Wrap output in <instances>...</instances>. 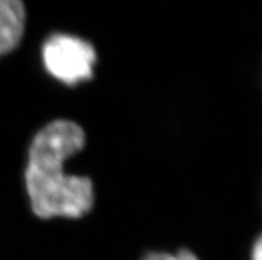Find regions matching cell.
<instances>
[{
    "mask_svg": "<svg viewBox=\"0 0 262 260\" xmlns=\"http://www.w3.org/2000/svg\"><path fill=\"white\" fill-rule=\"evenodd\" d=\"M83 126L56 119L33 134L24 168V187L32 212L40 219H79L92 210L95 186L90 177L67 173L66 163L85 146Z\"/></svg>",
    "mask_w": 262,
    "mask_h": 260,
    "instance_id": "cell-1",
    "label": "cell"
},
{
    "mask_svg": "<svg viewBox=\"0 0 262 260\" xmlns=\"http://www.w3.org/2000/svg\"><path fill=\"white\" fill-rule=\"evenodd\" d=\"M46 72L64 85H77L93 77L97 52L83 37L67 32L52 33L41 45Z\"/></svg>",
    "mask_w": 262,
    "mask_h": 260,
    "instance_id": "cell-2",
    "label": "cell"
},
{
    "mask_svg": "<svg viewBox=\"0 0 262 260\" xmlns=\"http://www.w3.org/2000/svg\"><path fill=\"white\" fill-rule=\"evenodd\" d=\"M27 26V10L21 0H0V57L20 45Z\"/></svg>",
    "mask_w": 262,
    "mask_h": 260,
    "instance_id": "cell-3",
    "label": "cell"
},
{
    "mask_svg": "<svg viewBox=\"0 0 262 260\" xmlns=\"http://www.w3.org/2000/svg\"><path fill=\"white\" fill-rule=\"evenodd\" d=\"M140 260H201V257L189 248H179L176 251H150Z\"/></svg>",
    "mask_w": 262,
    "mask_h": 260,
    "instance_id": "cell-4",
    "label": "cell"
},
{
    "mask_svg": "<svg viewBox=\"0 0 262 260\" xmlns=\"http://www.w3.org/2000/svg\"><path fill=\"white\" fill-rule=\"evenodd\" d=\"M249 260H262V231L252 242L249 248Z\"/></svg>",
    "mask_w": 262,
    "mask_h": 260,
    "instance_id": "cell-5",
    "label": "cell"
}]
</instances>
